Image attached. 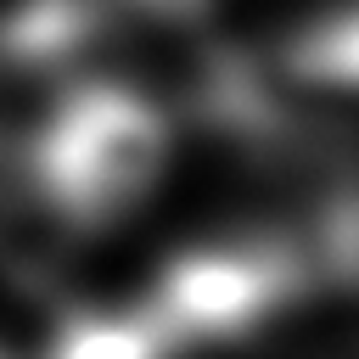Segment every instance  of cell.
<instances>
[{"instance_id":"cell-3","label":"cell","mask_w":359,"mask_h":359,"mask_svg":"<svg viewBox=\"0 0 359 359\" xmlns=\"http://www.w3.org/2000/svg\"><path fill=\"white\" fill-rule=\"evenodd\" d=\"M342 258H353V264H359V219H348V224H342Z\"/></svg>"},{"instance_id":"cell-1","label":"cell","mask_w":359,"mask_h":359,"mask_svg":"<svg viewBox=\"0 0 359 359\" xmlns=\"http://www.w3.org/2000/svg\"><path fill=\"white\" fill-rule=\"evenodd\" d=\"M168 112L129 84L73 90L28 146V196L62 230L129 219L168 168Z\"/></svg>"},{"instance_id":"cell-2","label":"cell","mask_w":359,"mask_h":359,"mask_svg":"<svg viewBox=\"0 0 359 359\" xmlns=\"http://www.w3.org/2000/svg\"><path fill=\"white\" fill-rule=\"evenodd\" d=\"M45 359H180V353L157 331V320L146 314V303L129 297V303H112V309H79V314H67L50 331Z\"/></svg>"}]
</instances>
